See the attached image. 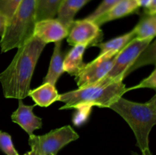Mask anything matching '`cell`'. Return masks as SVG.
<instances>
[{"instance_id":"6da1fadb","label":"cell","mask_w":156,"mask_h":155,"mask_svg":"<svg viewBox=\"0 0 156 155\" xmlns=\"http://www.w3.org/2000/svg\"><path fill=\"white\" fill-rule=\"evenodd\" d=\"M46 43L32 36L18 47L12 62L2 73L0 83L5 98L21 99L28 96L30 81Z\"/></svg>"},{"instance_id":"7a4b0ae2","label":"cell","mask_w":156,"mask_h":155,"mask_svg":"<svg viewBox=\"0 0 156 155\" xmlns=\"http://www.w3.org/2000/svg\"><path fill=\"white\" fill-rule=\"evenodd\" d=\"M126 92L127 88L123 81L105 78L92 84L59 94L57 101L65 103L60 109H79L82 106L91 107L92 106L109 108Z\"/></svg>"},{"instance_id":"3957f363","label":"cell","mask_w":156,"mask_h":155,"mask_svg":"<svg viewBox=\"0 0 156 155\" xmlns=\"http://www.w3.org/2000/svg\"><path fill=\"white\" fill-rule=\"evenodd\" d=\"M131 128L141 153L149 150V135L156 124V95L145 103H136L121 97L109 106Z\"/></svg>"},{"instance_id":"277c9868","label":"cell","mask_w":156,"mask_h":155,"mask_svg":"<svg viewBox=\"0 0 156 155\" xmlns=\"http://www.w3.org/2000/svg\"><path fill=\"white\" fill-rule=\"evenodd\" d=\"M37 0H21L1 36L2 53L18 48L33 36Z\"/></svg>"},{"instance_id":"5b68a950","label":"cell","mask_w":156,"mask_h":155,"mask_svg":"<svg viewBox=\"0 0 156 155\" xmlns=\"http://www.w3.org/2000/svg\"><path fill=\"white\" fill-rule=\"evenodd\" d=\"M79 138V135L71 126H66L44 135L33 134L29 136L28 144L32 150L41 155H57L62 147Z\"/></svg>"},{"instance_id":"8992f818","label":"cell","mask_w":156,"mask_h":155,"mask_svg":"<svg viewBox=\"0 0 156 155\" xmlns=\"http://www.w3.org/2000/svg\"><path fill=\"white\" fill-rule=\"evenodd\" d=\"M152 40V39L138 40L134 38L117 55L114 65L105 76V78L123 81L140 53L149 46Z\"/></svg>"},{"instance_id":"52a82bcc","label":"cell","mask_w":156,"mask_h":155,"mask_svg":"<svg viewBox=\"0 0 156 155\" xmlns=\"http://www.w3.org/2000/svg\"><path fill=\"white\" fill-rule=\"evenodd\" d=\"M67 42L70 46H97L103 40V32L94 21L82 19L74 21L69 29Z\"/></svg>"},{"instance_id":"ba28073f","label":"cell","mask_w":156,"mask_h":155,"mask_svg":"<svg viewBox=\"0 0 156 155\" xmlns=\"http://www.w3.org/2000/svg\"><path fill=\"white\" fill-rule=\"evenodd\" d=\"M117 55L98 56V57L91 62L85 64L82 71L76 77L78 87L82 88L92 84L105 78L112 68Z\"/></svg>"},{"instance_id":"9c48e42d","label":"cell","mask_w":156,"mask_h":155,"mask_svg":"<svg viewBox=\"0 0 156 155\" xmlns=\"http://www.w3.org/2000/svg\"><path fill=\"white\" fill-rule=\"evenodd\" d=\"M68 33V29L57 18H47L35 22L33 36L47 44L60 42L66 37Z\"/></svg>"},{"instance_id":"30bf717a","label":"cell","mask_w":156,"mask_h":155,"mask_svg":"<svg viewBox=\"0 0 156 155\" xmlns=\"http://www.w3.org/2000/svg\"><path fill=\"white\" fill-rule=\"evenodd\" d=\"M35 105L27 106L23 103L21 99H19L18 108L11 115L12 122L24 129L29 136L33 135L35 130L41 129L43 125L42 119L37 117L33 112V108Z\"/></svg>"},{"instance_id":"8fae6325","label":"cell","mask_w":156,"mask_h":155,"mask_svg":"<svg viewBox=\"0 0 156 155\" xmlns=\"http://www.w3.org/2000/svg\"><path fill=\"white\" fill-rule=\"evenodd\" d=\"M140 8L136 0H120L111 10L93 21L101 27L109 21L136 13Z\"/></svg>"},{"instance_id":"7c38bea8","label":"cell","mask_w":156,"mask_h":155,"mask_svg":"<svg viewBox=\"0 0 156 155\" xmlns=\"http://www.w3.org/2000/svg\"><path fill=\"white\" fill-rule=\"evenodd\" d=\"M87 48L88 47L85 45H76L65 55L63 59L64 72L76 77L82 71L85 65L83 56Z\"/></svg>"},{"instance_id":"4fadbf2b","label":"cell","mask_w":156,"mask_h":155,"mask_svg":"<svg viewBox=\"0 0 156 155\" xmlns=\"http://www.w3.org/2000/svg\"><path fill=\"white\" fill-rule=\"evenodd\" d=\"M90 1L91 0H62L56 14L57 19L69 30L76 14Z\"/></svg>"},{"instance_id":"5bb4252c","label":"cell","mask_w":156,"mask_h":155,"mask_svg":"<svg viewBox=\"0 0 156 155\" xmlns=\"http://www.w3.org/2000/svg\"><path fill=\"white\" fill-rule=\"evenodd\" d=\"M54 43V49H53V55L50 60L48 72L44 78L43 83L47 82V83L56 85L58 79L64 72L63 59L65 57V54L62 52V48H61L62 41Z\"/></svg>"},{"instance_id":"9a60e30c","label":"cell","mask_w":156,"mask_h":155,"mask_svg":"<svg viewBox=\"0 0 156 155\" xmlns=\"http://www.w3.org/2000/svg\"><path fill=\"white\" fill-rule=\"evenodd\" d=\"M28 96L31 97L36 105L47 107L57 101L59 94L55 85L46 82L35 89L30 90Z\"/></svg>"},{"instance_id":"2e32d148","label":"cell","mask_w":156,"mask_h":155,"mask_svg":"<svg viewBox=\"0 0 156 155\" xmlns=\"http://www.w3.org/2000/svg\"><path fill=\"white\" fill-rule=\"evenodd\" d=\"M135 38L133 30L120 36L110 40L105 43H100L97 45L100 48L98 56H114L120 53L129 42Z\"/></svg>"},{"instance_id":"e0dca14e","label":"cell","mask_w":156,"mask_h":155,"mask_svg":"<svg viewBox=\"0 0 156 155\" xmlns=\"http://www.w3.org/2000/svg\"><path fill=\"white\" fill-rule=\"evenodd\" d=\"M133 31L135 39L153 40L156 35V15L143 13Z\"/></svg>"},{"instance_id":"ac0fdd59","label":"cell","mask_w":156,"mask_h":155,"mask_svg":"<svg viewBox=\"0 0 156 155\" xmlns=\"http://www.w3.org/2000/svg\"><path fill=\"white\" fill-rule=\"evenodd\" d=\"M62 0H37L36 22L47 18H54Z\"/></svg>"},{"instance_id":"d6986e66","label":"cell","mask_w":156,"mask_h":155,"mask_svg":"<svg viewBox=\"0 0 156 155\" xmlns=\"http://www.w3.org/2000/svg\"><path fill=\"white\" fill-rule=\"evenodd\" d=\"M148 64H153L155 65V42H151L147 47L140 53L136 62L132 65L128 71L127 74H129L132 71L136 69L139 67Z\"/></svg>"},{"instance_id":"ffe728a7","label":"cell","mask_w":156,"mask_h":155,"mask_svg":"<svg viewBox=\"0 0 156 155\" xmlns=\"http://www.w3.org/2000/svg\"><path fill=\"white\" fill-rule=\"evenodd\" d=\"M120 1V0H103L100 5L85 18L89 21H94L111 10Z\"/></svg>"},{"instance_id":"44dd1931","label":"cell","mask_w":156,"mask_h":155,"mask_svg":"<svg viewBox=\"0 0 156 155\" xmlns=\"http://www.w3.org/2000/svg\"><path fill=\"white\" fill-rule=\"evenodd\" d=\"M0 150L5 155H20L14 146L12 136L2 131H0Z\"/></svg>"},{"instance_id":"7402d4cb","label":"cell","mask_w":156,"mask_h":155,"mask_svg":"<svg viewBox=\"0 0 156 155\" xmlns=\"http://www.w3.org/2000/svg\"><path fill=\"white\" fill-rule=\"evenodd\" d=\"M21 1V0H0V12L9 21Z\"/></svg>"},{"instance_id":"603a6c76","label":"cell","mask_w":156,"mask_h":155,"mask_svg":"<svg viewBox=\"0 0 156 155\" xmlns=\"http://www.w3.org/2000/svg\"><path fill=\"white\" fill-rule=\"evenodd\" d=\"M140 88H150V89H156V70L154 69L153 71L145 79H143L139 84L132 88H127V91L131 90L140 89Z\"/></svg>"},{"instance_id":"cb8c5ba5","label":"cell","mask_w":156,"mask_h":155,"mask_svg":"<svg viewBox=\"0 0 156 155\" xmlns=\"http://www.w3.org/2000/svg\"><path fill=\"white\" fill-rule=\"evenodd\" d=\"M144 13L156 15V0H151L149 5L144 9Z\"/></svg>"},{"instance_id":"d4e9b609","label":"cell","mask_w":156,"mask_h":155,"mask_svg":"<svg viewBox=\"0 0 156 155\" xmlns=\"http://www.w3.org/2000/svg\"><path fill=\"white\" fill-rule=\"evenodd\" d=\"M8 22H9V19L2 13L0 12V36H2L4 33Z\"/></svg>"},{"instance_id":"484cf974","label":"cell","mask_w":156,"mask_h":155,"mask_svg":"<svg viewBox=\"0 0 156 155\" xmlns=\"http://www.w3.org/2000/svg\"><path fill=\"white\" fill-rule=\"evenodd\" d=\"M151 0H136V2H138L139 5L140 7H143V8H146V6L149 5V3L150 2Z\"/></svg>"},{"instance_id":"4316f807","label":"cell","mask_w":156,"mask_h":155,"mask_svg":"<svg viewBox=\"0 0 156 155\" xmlns=\"http://www.w3.org/2000/svg\"><path fill=\"white\" fill-rule=\"evenodd\" d=\"M132 155H152V152L150 151V149H149V150H146L145 152H143V153H136V152H132Z\"/></svg>"},{"instance_id":"83f0119b","label":"cell","mask_w":156,"mask_h":155,"mask_svg":"<svg viewBox=\"0 0 156 155\" xmlns=\"http://www.w3.org/2000/svg\"><path fill=\"white\" fill-rule=\"evenodd\" d=\"M24 155H41V154H40L39 153H37V152L35 151L34 150H32V149H31L30 151L27 152V153H24Z\"/></svg>"}]
</instances>
